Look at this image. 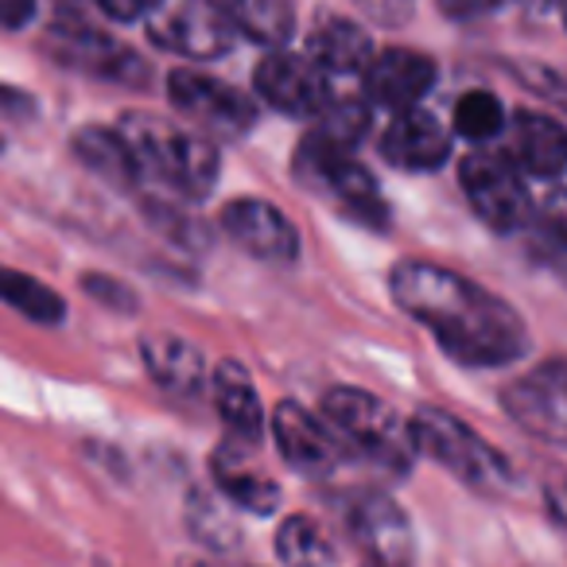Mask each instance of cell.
Returning <instances> with one entry per match:
<instances>
[{"label":"cell","instance_id":"cell-22","mask_svg":"<svg viewBox=\"0 0 567 567\" xmlns=\"http://www.w3.org/2000/svg\"><path fill=\"white\" fill-rule=\"evenodd\" d=\"M241 35L265 48H284L296 35V0H218Z\"/></svg>","mask_w":567,"mask_h":567},{"label":"cell","instance_id":"cell-29","mask_svg":"<svg viewBox=\"0 0 567 567\" xmlns=\"http://www.w3.org/2000/svg\"><path fill=\"white\" fill-rule=\"evenodd\" d=\"M94 4L113 20H148L159 9V0H94Z\"/></svg>","mask_w":567,"mask_h":567},{"label":"cell","instance_id":"cell-35","mask_svg":"<svg viewBox=\"0 0 567 567\" xmlns=\"http://www.w3.org/2000/svg\"><path fill=\"white\" fill-rule=\"evenodd\" d=\"M564 24H567V4H564Z\"/></svg>","mask_w":567,"mask_h":567},{"label":"cell","instance_id":"cell-11","mask_svg":"<svg viewBox=\"0 0 567 567\" xmlns=\"http://www.w3.org/2000/svg\"><path fill=\"white\" fill-rule=\"evenodd\" d=\"M252 86H257V94L265 97L272 110L288 113V117H319V113L331 105L327 71L311 55L272 51V55L260 59Z\"/></svg>","mask_w":567,"mask_h":567},{"label":"cell","instance_id":"cell-32","mask_svg":"<svg viewBox=\"0 0 567 567\" xmlns=\"http://www.w3.org/2000/svg\"><path fill=\"white\" fill-rule=\"evenodd\" d=\"M86 292H90V296H94V292H97V296H113L117 303H128V308H133V296L121 292L117 284L105 280V276H86Z\"/></svg>","mask_w":567,"mask_h":567},{"label":"cell","instance_id":"cell-33","mask_svg":"<svg viewBox=\"0 0 567 567\" xmlns=\"http://www.w3.org/2000/svg\"><path fill=\"white\" fill-rule=\"evenodd\" d=\"M548 509L567 528V486H548Z\"/></svg>","mask_w":567,"mask_h":567},{"label":"cell","instance_id":"cell-10","mask_svg":"<svg viewBox=\"0 0 567 567\" xmlns=\"http://www.w3.org/2000/svg\"><path fill=\"white\" fill-rule=\"evenodd\" d=\"M167 97L172 105L183 113L187 121H195L198 128H210V133L221 136H245L257 121V110H252L249 94H241L229 82L214 79V74L203 71H172L167 79Z\"/></svg>","mask_w":567,"mask_h":567},{"label":"cell","instance_id":"cell-14","mask_svg":"<svg viewBox=\"0 0 567 567\" xmlns=\"http://www.w3.org/2000/svg\"><path fill=\"white\" fill-rule=\"evenodd\" d=\"M272 435H276V447H280L284 463L300 474H327L342 455L331 420L323 424V420H316L303 404H296V401L276 404Z\"/></svg>","mask_w":567,"mask_h":567},{"label":"cell","instance_id":"cell-4","mask_svg":"<svg viewBox=\"0 0 567 567\" xmlns=\"http://www.w3.org/2000/svg\"><path fill=\"white\" fill-rule=\"evenodd\" d=\"M412 432H416L420 455L447 466L466 486L497 494V489H505L513 482V471H509V463H505V455H497L474 427H466L463 420H455L451 412L420 409L416 416H412Z\"/></svg>","mask_w":567,"mask_h":567},{"label":"cell","instance_id":"cell-25","mask_svg":"<svg viewBox=\"0 0 567 567\" xmlns=\"http://www.w3.org/2000/svg\"><path fill=\"white\" fill-rule=\"evenodd\" d=\"M533 249L567 280V190H551L533 210Z\"/></svg>","mask_w":567,"mask_h":567},{"label":"cell","instance_id":"cell-3","mask_svg":"<svg viewBox=\"0 0 567 567\" xmlns=\"http://www.w3.org/2000/svg\"><path fill=\"white\" fill-rule=\"evenodd\" d=\"M323 412L334 424V432L347 435L365 458L389 466V471L404 474L412 466V458L420 455L412 420L404 424L381 396L365 393V389H331L323 401Z\"/></svg>","mask_w":567,"mask_h":567},{"label":"cell","instance_id":"cell-21","mask_svg":"<svg viewBox=\"0 0 567 567\" xmlns=\"http://www.w3.org/2000/svg\"><path fill=\"white\" fill-rule=\"evenodd\" d=\"M214 486L221 497H229L249 513H260V517L272 513L280 502V486L260 466H249V458H241L234 447L214 451Z\"/></svg>","mask_w":567,"mask_h":567},{"label":"cell","instance_id":"cell-2","mask_svg":"<svg viewBox=\"0 0 567 567\" xmlns=\"http://www.w3.org/2000/svg\"><path fill=\"white\" fill-rule=\"evenodd\" d=\"M117 133L133 152L141 183H156L179 198H206L218 183V148L203 133H190L144 110L125 113Z\"/></svg>","mask_w":567,"mask_h":567},{"label":"cell","instance_id":"cell-30","mask_svg":"<svg viewBox=\"0 0 567 567\" xmlns=\"http://www.w3.org/2000/svg\"><path fill=\"white\" fill-rule=\"evenodd\" d=\"M502 0H440V9L447 12V17L455 20H474V17H486V12H494Z\"/></svg>","mask_w":567,"mask_h":567},{"label":"cell","instance_id":"cell-28","mask_svg":"<svg viewBox=\"0 0 567 567\" xmlns=\"http://www.w3.org/2000/svg\"><path fill=\"white\" fill-rule=\"evenodd\" d=\"M455 133L466 136V141H474V144H486V141H494V136H502L505 133L502 102H497L494 94H486V90H474V94L458 97Z\"/></svg>","mask_w":567,"mask_h":567},{"label":"cell","instance_id":"cell-19","mask_svg":"<svg viewBox=\"0 0 567 567\" xmlns=\"http://www.w3.org/2000/svg\"><path fill=\"white\" fill-rule=\"evenodd\" d=\"M214 404L218 416L226 420V427L237 440H257L265 427V409H260L257 385H252L249 370L241 362H218L214 370Z\"/></svg>","mask_w":567,"mask_h":567},{"label":"cell","instance_id":"cell-7","mask_svg":"<svg viewBox=\"0 0 567 567\" xmlns=\"http://www.w3.org/2000/svg\"><path fill=\"white\" fill-rule=\"evenodd\" d=\"M296 175H300L316 195L331 198L339 210L354 214V218L370 221V226L385 221V203H381L378 183H373V175L365 172L350 152L331 148V144L308 136V141L300 144V152H296Z\"/></svg>","mask_w":567,"mask_h":567},{"label":"cell","instance_id":"cell-12","mask_svg":"<svg viewBox=\"0 0 567 567\" xmlns=\"http://www.w3.org/2000/svg\"><path fill=\"white\" fill-rule=\"evenodd\" d=\"M221 229L237 249L268 265H288L300 257V229L284 210H276L265 198H234L221 210Z\"/></svg>","mask_w":567,"mask_h":567},{"label":"cell","instance_id":"cell-27","mask_svg":"<svg viewBox=\"0 0 567 567\" xmlns=\"http://www.w3.org/2000/svg\"><path fill=\"white\" fill-rule=\"evenodd\" d=\"M0 292H4V300H9V308H17L20 316L35 319V323H63V300H59L55 292H51L48 284L32 280V276L24 272H4L0 276Z\"/></svg>","mask_w":567,"mask_h":567},{"label":"cell","instance_id":"cell-15","mask_svg":"<svg viewBox=\"0 0 567 567\" xmlns=\"http://www.w3.org/2000/svg\"><path fill=\"white\" fill-rule=\"evenodd\" d=\"M350 533H354L358 548L373 559L378 567H409L412 564V525L396 502L385 494H365L347 509Z\"/></svg>","mask_w":567,"mask_h":567},{"label":"cell","instance_id":"cell-16","mask_svg":"<svg viewBox=\"0 0 567 567\" xmlns=\"http://www.w3.org/2000/svg\"><path fill=\"white\" fill-rule=\"evenodd\" d=\"M381 156L404 172H435L451 156V133L427 110H404L381 136Z\"/></svg>","mask_w":567,"mask_h":567},{"label":"cell","instance_id":"cell-8","mask_svg":"<svg viewBox=\"0 0 567 567\" xmlns=\"http://www.w3.org/2000/svg\"><path fill=\"white\" fill-rule=\"evenodd\" d=\"M48 51L66 71L94 74V79L121 82V86H144L148 82L144 59L113 35H105L102 28L86 24V20H59L48 32Z\"/></svg>","mask_w":567,"mask_h":567},{"label":"cell","instance_id":"cell-1","mask_svg":"<svg viewBox=\"0 0 567 567\" xmlns=\"http://www.w3.org/2000/svg\"><path fill=\"white\" fill-rule=\"evenodd\" d=\"M389 288H393V300L416 323H424L455 362L494 370V365H509L525 358V323L509 303L489 296L482 284L466 280L443 265L409 260V265L393 268Z\"/></svg>","mask_w":567,"mask_h":567},{"label":"cell","instance_id":"cell-31","mask_svg":"<svg viewBox=\"0 0 567 567\" xmlns=\"http://www.w3.org/2000/svg\"><path fill=\"white\" fill-rule=\"evenodd\" d=\"M35 17V0H0V20L9 32H20Z\"/></svg>","mask_w":567,"mask_h":567},{"label":"cell","instance_id":"cell-6","mask_svg":"<svg viewBox=\"0 0 567 567\" xmlns=\"http://www.w3.org/2000/svg\"><path fill=\"white\" fill-rule=\"evenodd\" d=\"M237 35L241 32L218 0H159V9L148 17V40L159 51L195 59V63L229 55Z\"/></svg>","mask_w":567,"mask_h":567},{"label":"cell","instance_id":"cell-20","mask_svg":"<svg viewBox=\"0 0 567 567\" xmlns=\"http://www.w3.org/2000/svg\"><path fill=\"white\" fill-rule=\"evenodd\" d=\"M141 354L152 381L164 385L167 393H195L203 385V354L195 342L179 334H144Z\"/></svg>","mask_w":567,"mask_h":567},{"label":"cell","instance_id":"cell-24","mask_svg":"<svg viewBox=\"0 0 567 567\" xmlns=\"http://www.w3.org/2000/svg\"><path fill=\"white\" fill-rule=\"evenodd\" d=\"M276 556L284 567H331L334 544L311 517H288L276 533Z\"/></svg>","mask_w":567,"mask_h":567},{"label":"cell","instance_id":"cell-17","mask_svg":"<svg viewBox=\"0 0 567 567\" xmlns=\"http://www.w3.org/2000/svg\"><path fill=\"white\" fill-rule=\"evenodd\" d=\"M509 156L525 175L559 179L567 172V128L548 113L517 110L509 121Z\"/></svg>","mask_w":567,"mask_h":567},{"label":"cell","instance_id":"cell-34","mask_svg":"<svg viewBox=\"0 0 567 567\" xmlns=\"http://www.w3.org/2000/svg\"><path fill=\"white\" fill-rule=\"evenodd\" d=\"M513 4H520V9H528V12H551V9H559V4H567V0H513Z\"/></svg>","mask_w":567,"mask_h":567},{"label":"cell","instance_id":"cell-5","mask_svg":"<svg viewBox=\"0 0 567 567\" xmlns=\"http://www.w3.org/2000/svg\"><path fill=\"white\" fill-rule=\"evenodd\" d=\"M458 183L471 210L497 234H513L533 221V198L525 190V172L513 164L509 152H471L458 164Z\"/></svg>","mask_w":567,"mask_h":567},{"label":"cell","instance_id":"cell-18","mask_svg":"<svg viewBox=\"0 0 567 567\" xmlns=\"http://www.w3.org/2000/svg\"><path fill=\"white\" fill-rule=\"evenodd\" d=\"M308 55L327 74H365L378 59L370 32L347 17H319L308 35Z\"/></svg>","mask_w":567,"mask_h":567},{"label":"cell","instance_id":"cell-23","mask_svg":"<svg viewBox=\"0 0 567 567\" xmlns=\"http://www.w3.org/2000/svg\"><path fill=\"white\" fill-rule=\"evenodd\" d=\"M79 148L82 164L90 172H97L102 179H113V183H141V172H136V159L128 152V144L121 141L117 128H86V133L74 141Z\"/></svg>","mask_w":567,"mask_h":567},{"label":"cell","instance_id":"cell-13","mask_svg":"<svg viewBox=\"0 0 567 567\" xmlns=\"http://www.w3.org/2000/svg\"><path fill=\"white\" fill-rule=\"evenodd\" d=\"M435 79H440V66H435L432 55L412 48H389L362 74V90L370 105L404 113L416 110L420 97L435 86Z\"/></svg>","mask_w":567,"mask_h":567},{"label":"cell","instance_id":"cell-26","mask_svg":"<svg viewBox=\"0 0 567 567\" xmlns=\"http://www.w3.org/2000/svg\"><path fill=\"white\" fill-rule=\"evenodd\" d=\"M373 117H370V102H354V97H342V102L327 105L323 113L316 117V141L331 144V148H342V152H354L358 144L365 141L370 133Z\"/></svg>","mask_w":567,"mask_h":567},{"label":"cell","instance_id":"cell-9","mask_svg":"<svg viewBox=\"0 0 567 567\" xmlns=\"http://www.w3.org/2000/svg\"><path fill=\"white\" fill-rule=\"evenodd\" d=\"M502 404L517 427L544 443L567 447V358H548L502 389Z\"/></svg>","mask_w":567,"mask_h":567}]
</instances>
